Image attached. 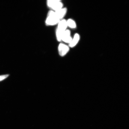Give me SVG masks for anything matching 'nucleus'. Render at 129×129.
I'll return each mask as SVG.
<instances>
[{"instance_id": "nucleus-2", "label": "nucleus", "mask_w": 129, "mask_h": 129, "mask_svg": "<svg viewBox=\"0 0 129 129\" xmlns=\"http://www.w3.org/2000/svg\"><path fill=\"white\" fill-rule=\"evenodd\" d=\"M46 4L48 7L54 12H56L63 8V4L60 0H48Z\"/></svg>"}, {"instance_id": "nucleus-3", "label": "nucleus", "mask_w": 129, "mask_h": 129, "mask_svg": "<svg viewBox=\"0 0 129 129\" xmlns=\"http://www.w3.org/2000/svg\"><path fill=\"white\" fill-rule=\"evenodd\" d=\"M70 48L69 46L65 43H59L58 47V52L59 55L62 57L66 56L70 50Z\"/></svg>"}, {"instance_id": "nucleus-8", "label": "nucleus", "mask_w": 129, "mask_h": 129, "mask_svg": "<svg viewBox=\"0 0 129 129\" xmlns=\"http://www.w3.org/2000/svg\"><path fill=\"white\" fill-rule=\"evenodd\" d=\"M68 27L72 29L76 28L77 25L75 21L72 19H69L67 20Z\"/></svg>"}, {"instance_id": "nucleus-7", "label": "nucleus", "mask_w": 129, "mask_h": 129, "mask_svg": "<svg viewBox=\"0 0 129 129\" xmlns=\"http://www.w3.org/2000/svg\"><path fill=\"white\" fill-rule=\"evenodd\" d=\"M67 8L63 7L59 10L55 12L56 17L60 20L64 19V17L67 14Z\"/></svg>"}, {"instance_id": "nucleus-6", "label": "nucleus", "mask_w": 129, "mask_h": 129, "mask_svg": "<svg viewBox=\"0 0 129 129\" xmlns=\"http://www.w3.org/2000/svg\"><path fill=\"white\" fill-rule=\"evenodd\" d=\"M80 36L78 33H76L72 38L71 41L69 44L70 48H73L75 47L78 44L80 40Z\"/></svg>"}, {"instance_id": "nucleus-1", "label": "nucleus", "mask_w": 129, "mask_h": 129, "mask_svg": "<svg viewBox=\"0 0 129 129\" xmlns=\"http://www.w3.org/2000/svg\"><path fill=\"white\" fill-rule=\"evenodd\" d=\"M60 21L56 17L55 12L50 10L48 13L45 20V24L48 26H53L57 25Z\"/></svg>"}, {"instance_id": "nucleus-9", "label": "nucleus", "mask_w": 129, "mask_h": 129, "mask_svg": "<svg viewBox=\"0 0 129 129\" xmlns=\"http://www.w3.org/2000/svg\"><path fill=\"white\" fill-rule=\"evenodd\" d=\"M9 76V75H5L0 76V81L5 79Z\"/></svg>"}, {"instance_id": "nucleus-5", "label": "nucleus", "mask_w": 129, "mask_h": 129, "mask_svg": "<svg viewBox=\"0 0 129 129\" xmlns=\"http://www.w3.org/2000/svg\"><path fill=\"white\" fill-rule=\"evenodd\" d=\"M56 30L62 33H63L68 28L67 20L64 19L60 21L58 24Z\"/></svg>"}, {"instance_id": "nucleus-4", "label": "nucleus", "mask_w": 129, "mask_h": 129, "mask_svg": "<svg viewBox=\"0 0 129 129\" xmlns=\"http://www.w3.org/2000/svg\"><path fill=\"white\" fill-rule=\"evenodd\" d=\"M72 38V37L71 36L70 30L67 29L63 34L61 41L63 42L65 44L67 43L69 44L71 41Z\"/></svg>"}]
</instances>
